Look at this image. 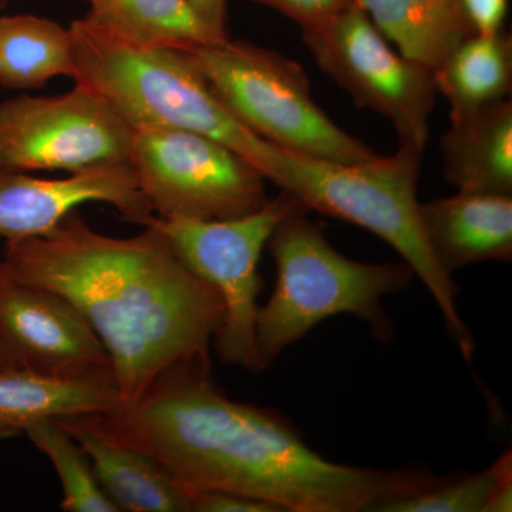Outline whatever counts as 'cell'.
Returning <instances> with one entry per match:
<instances>
[{
	"mask_svg": "<svg viewBox=\"0 0 512 512\" xmlns=\"http://www.w3.org/2000/svg\"><path fill=\"white\" fill-rule=\"evenodd\" d=\"M80 416L156 458L191 493L231 491L282 512H379L443 478L427 468L376 470L320 456L281 413L229 399L212 379L211 359L171 367L137 399Z\"/></svg>",
	"mask_w": 512,
	"mask_h": 512,
	"instance_id": "1",
	"label": "cell"
},
{
	"mask_svg": "<svg viewBox=\"0 0 512 512\" xmlns=\"http://www.w3.org/2000/svg\"><path fill=\"white\" fill-rule=\"evenodd\" d=\"M0 262L13 278L59 293L82 313L109 353L121 402L137 399L171 367L210 359L224 302L154 225L114 238L76 210L46 237L6 242Z\"/></svg>",
	"mask_w": 512,
	"mask_h": 512,
	"instance_id": "2",
	"label": "cell"
},
{
	"mask_svg": "<svg viewBox=\"0 0 512 512\" xmlns=\"http://www.w3.org/2000/svg\"><path fill=\"white\" fill-rule=\"evenodd\" d=\"M423 153L400 146L393 156L359 164L332 163L268 143L261 174L306 210L367 229L396 249L439 305L450 338L467 362L476 343L457 309L458 286L424 238L417 184Z\"/></svg>",
	"mask_w": 512,
	"mask_h": 512,
	"instance_id": "3",
	"label": "cell"
},
{
	"mask_svg": "<svg viewBox=\"0 0 512 512\" xmlns=\"http://www.w3.org/2000/svg\"><path fill=\"white\" fill-rule=\"evenodd\" d=\"M266 248L275 261L276 285L256 318L259 372L332 316L355 315L380 342L394 338L382 299L412 284L414 272L406 262L366 264L340 254L306 208L279 222Z\"/></svg>",
	"mask_w": 512,
	"mask_h": 512,
	"instance_id": "4",
	"label": "cell"
},
{
	"mask_svg": "<svg viewBox=\"0 0 512 512\" xmlns=\"http://www.w3.org/2000/svg\"><path fill=\"white\" fill-rule=\"evenodd\" d=\"M69 30L74 82L103 96L134 130L170 128L214 138L259 171L268 141L232 114L183 50L136 45L86 18Z\"/></svg>",
	"mask_w": 512,
	"mask_h": 512,
	"instance_id": "5",
	"label": "cell"
},
{
	"mask_svg": "<svg viewBox=\"0 0 512 512\" xmlns=\"http://www.w3.org/2000/svg\"><path fill=\"white\" fill-rule=\"evenodd\" d=\"M185 53L232 114L268 143L332 163L379 156L333 123L312 99L301 64L281 53L231 39Z\"/></svg>",
	"mask_w": 512,
	"mask_h": 512,
	"instance_id": "6",
	"label": "cell"
},
{
	"mask_svg": "<svg viewBox=\"0 0 512 512\" xmlns=\"http://www.w3.org/2000/svg\"><path fill=\"white\" fill-rule=\"evenodd\" d=\"M305 208L282 191L264 207L228 220H185L154 215L147 224L163 232L188 269L208 282L224 302V319L214 336L218 356L228 365L259 373L256 318L262 278L259 259L279 222ZM146 224V225H147Z\"/></svg>",
	"mask_w": 512,
	"mask_h": 512,
	"instance_id": "7",
	"label": "cell"
},
{
	"mask_svg": "<svg viewBox=\"0 0 512 512\" xmlns=\"http://www.w3.org/2000/svg\"><path fill=\"white\" fill-rule=\"evenodd\" d=\"M131 167L161 218L228 220L269 201L262 174L214 138L170 130H134Z\"/></svg>",
	"mask_w": 512,
	"mask_h": 512,
	"instance_id": "8",
	"label": "cell"
},
{
	"mask_svg": "<svg viewBox=\"0 0 512 512\" xmlns=\"http://www.w3.org/2000/svg\"><path fill=\"white\" fill-rule=\"evenodd\" d=\"M302 36L320 69L357 106L386 117L400 146L424 153L437 93L430 70L392 49L356 2Z\"/></svg>",
	"mask_w": 512,
	"mask_h": 512,
	"instance_id": "9",
	"label": "cell"
},
{
	"mask_svg": "<svg viewBox=\"0 0 512 512\" xmlns=\"http://www.w3.org/2000/svg\"><path fill=\"white\" fill-rule=\"evenodd\" d=\"M134 128L90 87L0 103V168L74 171L128 161Z\"/></svg>",
	"mask_w": 512,
	"mask_h": 512,
	"instance_id": "10",
	"label": "cell"
},
{
	"mask_svg": "<svg viewBox=\"0 0 512 512\" xmlns=\"http://www.w3.org/2000/svg\"><path fill=\"white\" fill-rule=\"evenodd\" d=\"M0 370L114 383L109 353L82 313L59 293L13 278L2 262Z\"/></svg>",
	"mask_w": 512,
	"mask_h": 512,
	"instance_id": "11",
	"label": "cell"
},
{
	"mask_svg": "<svg viewBox=\"0 0 512 512\" xmlns=\"http://www.w3.org/2000/svg\"><path fill=\"white\" fill-rule=\"evenodd\" d=\"M87 202L109 204L143 227L154 217L130 161L94 165L63 178L0 168V237L6 242L46 237Z\"/></svg>",
	"mask_w": 512,
	"mask_h": 512,
	"instance_id": "12",
	"label": "cell"
},
{
	"mask_svg": "<svg viewBox=\"0 0 512 512\" xmlns=\"http://www.w3.org/2000/svg\"><path fill=\"white\" fill-rule=\"evenodd\" d=\"M424 238L447 274L485 261L512 259V197L460 192L420 202Z\"/></svg>",
	"mask_w": 512,
	"mask_h": 512,
	"instance_id": "13",
	"label": "cell"
},
{
	"mask_svg": "<svg viewBox=\"0 0 512 512\" xmlns=\"http://www.w3.org/2000/svg\"><path fill=\"white\" fill-rule=\"evenodd\" d=\"M86 451L97 480L120 511L192 512V493L156 458L109 439L77 416L57 419Z\"/></svg>",
	"mask_w": 512,
	"mask_h": 512,
	"instance_id": "14",
	"label": "cell"
},
{
	"mask_svg": "<svg viewBox=\"0 0 512 512\" xmlns=\"http://www.w3.org/2000/svg\"><path fill=\"white\" fill-rule=\"evenodd\" d=\"M440 151L444 175L458 191L512 197V101L451 120Z\"/></svg>",
	"mask_w": 512,
	"mask_h": 512,
	"instance_id": "15",
	"label": "cell"
},
{
	"mask_svg": "<svg viewBox=\"0 0 512 512\" xmlns=\"http://www.w3.org/2000/svg\"><path fill=\"white\" fill-rule=\"evenodd\" d=\"M400 55L431 73L473 36L458 0H355Z\"/></svg>",
	"mask_w": 512,
	"mask_h": 512,
	"instance_id": "16",
	"label": "cell"
},
{
	"mask_svg": "<svg viewBox=\"0 0 512 512\" xmlns=\"http://www.w3.org/2000/svg\"><path fill=\"white\" fill-rule=\"evenodd\" d=\"M120 402L114 383L0 370V440L25 433L37 420L109 412Z\"/></svg>",
	"mask_w": 512,
	"mask_h": 512,
	"instance_id": "17",
	"label": "cell"
},
{
	"mask_svg": "<svg viewBox=\"0 0 512 512\" xmlns=\"http://www.w3.org/2000/svg\"><path fill=\"white\" fill-rule=\"evenodd\" d=\"M450 121L507 99L512 86V39L505 33L473 35L433 72Z\"/></svg>",
	"mask_w": 512,
	"mask_h": 512,
	"instance_id": "18",
	"label": "cell"
},
{
	"mask_svg": "<svg viewBox=\"0 0 512 512\" xmlns=\"http://www.w3.org/2000/svg\"><path fill=\"white\" fill-rule=\"evenodd\" d=\"M57 76H74L70 30L39 16H2L0 86L39 89Z\"/></svg>",
	"mask_w": 512,
	"mask_h": 512,
	"instance_id": "19",
	"label": "cell"
},
{
	"mask_svg": "<svg viewBox=\"0 0 512 512\" xmlns=\"http://www.w3.org/2000/svg\"><path fill=\"white\" fill-rule=\"evenodd\" d=\"M86 19L141 46L185 52L225 42L202 25L185 0H97Z\"/></svg>",
	"mask_w": 512,
	"mask_h": 512,
	"instance_id": "20",
	"label": "cell"
},
{
	"mask_svg": "<svg viewBox=\"0 0 512 512\" xmlns=\"http://www.w3.org/2000/svg\"><path fill=\"white\" fill-rule=\"evenodd\" d=\"M23 434L55 467L63 491L60 510L120 512L101 488L86 451L59 420H37Z\"/></svg>",
	"mask_w": 512,
	"mask_h": 512,
	"instance_id": "21",
	"label": "cell"
},
{
	"mask_svg": "<svg viewBox=\"0 0 512 512\" xmlns=\"http://www.w3.org/2000/svg\"><path fill=\"white\" fill-rule=\"evenodd\" d=\"M508 470H512L510 450L483 471L447 474L439 483L384 504L379 512H484Z\"/></svg>",
	"mask_w": 512,
	"mask_h": 512,
	"instance_id": "22",
	"label": "cell"
},
{
	"mask_svg": "<svg viewBox=\"0 0 512 512\" xmlns=\"http://www.w3.org/2000/svg\"><path fill=\"white\" fill-rule=\"evenodd\" d=\"M251 2L278 10L305 30L335 18L355 0H251Z\"/></svg>",
	"mask_w": 512,
	"mask_h": 512,
	"instance_id": "23",
	"label": "cell"
},
{
	"mask_svg": "<svg viewBox=\"0 0 512 512\" xmlns=\"http://www.w3.org/2000/svg\"><path fill=\"white\" fill-rule=\"evenodd\" d=\"M192 512H282L275 505L231 491H192Z\"/></svg>",
	"mask_w": 512,
	"mask_h": 512,
	"instance_id": "24",
	"label": "cell"
},
{
	"mask_svg": "<svg viewBox=\"0 0 512 512\" xmlns=\"http://www.w3.org/2000/svg\"><path fill=\"white\" fill-rule=\"evenodd\" d=\"M474 35L491 36L503 32L508 0H458Z\"/></svg>",
	"mask_w": 512,
	"mask_h": 512,
	"instance_id": "25",
	"label": "cell"
},
{
	"mask_svg": "<svg viewBox=\"0 0 512 512\" xmlns=\"http://www.w3.org/2000/svg\"><path fill=\"white\" fill-rule=\"evenodd\" d=\"M197 19L218 39H229L225 29L227 0H185Z\"/></svg>",
	"mask_w": 512,
	"mask_h": 512,
	"instance_id": "26",
	"label": "cell"
},
{
	"mask_svg": "<svg viewBox=\"0 0 512 512\" xmlns=\"http://www.w3.org/2000/svg\"><path fill=\"white\" fill-rule=\"evenodd\" d=\"M510 511H512V470H508L498 481L497 487H495L494 493L484 510V512Z\"/></svg>",
	"mask_w": 512,
	"mask_h": 512,
	"instance_id": "27",
	"label": "cell"
},
{
	"mask_svg": "<svg viewBox=\"0 0 512 512\" xmlns=\"http://www.w3.org/2000/svg\"><path fill=\"white\" fill-rule=\"evenodd\" d=\"M8 5V0H0V9L6 8Z\"/></svg>",
	"mask_w": 512,
	"mask_h": 512,
	"instance_id": "28",
	"label": "cell"
},
{
	"mask_svg": "<svg viewBox=\"0 0 512 512\" xmlns=\"http://www.w3.org/2000/svg\"><path fill=\"white\" fill-rule=\"evenodd\" d=\"M87 2H89V5H90V6H93V5H94V3H96V2H97V0H87Z\"/></svg>",
	"mask_w": 512,
	"mask_h": 512,
	"instance_id": "29",
	"label": "cell"
}]
</instances>
